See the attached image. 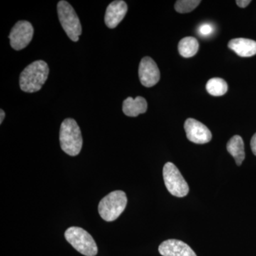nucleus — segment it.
Returning <instances> with one entry per match:
<instances>
[{
  "label": "nucleus",
  "mask_w": 256,
  "mask_h": 256,
  "mask_svg": "<svg viewBox=\"0 0 256 256\" xmlns=\"http://www.w3.org/2000/svg\"><path fill=\"white\" fill-rule=\"evenodd\" d=\"M227 150L234 156L236 163L240 166L245 159L244 143L242 138L239 136H234L227 143Z\"/></svg>",
  "instance_id": "14"
},
{
  "label": "nucleus",
  "mask_w": 256,
  "mask_h": 256,
  "mask_svg": "<svg viewBox=\"0 0 256 256\" xmlns=\"http://www.w3.org/2000/svg\"><path fill=\"white\" fill-rule=\"evenodd\" d=\"M148 110V102L141 96L136 98L128 97L122 104V111L126 116L129 117H137L140 114H144Z\"/></svg>",
  "instance_id": "13"
},
{
  "label": "nucleus",
  "mask_w": 256,
  "mask_h": 256,
  "mask_svg": "<svg viewBox=\"0 0 256 256\" xmlns=\"http://www.w3.org/2000/svg\"><path fill=\"white\" fill-rule=\"evenodd\" d=\"M236 2V4L238 5L239 8H246L250 4L252 1L250 0H238Z\"/></svg>",
  "instance_id": "19"
},
{
  "label": "nucleus",
  "mask_w": 256,
  "mask_h": 256,
  "mask_svg": "<svg viewBox=\"0 0 256 256\" xmlns=\"http://www.w3.org/2000/svg\"><path fill=\"white\" fill-rule=\"evenodd\" d=\"M128 5L126 2L114 1L108 6L105 14L106 26L110 28H116L127 14Z\"/></svg>",
  "instance_id": "11"
},
{
  "label": "nucleus",
  "mask_w": 256,
  "mask_h": 256,
  "mask_svg": "<svg viewBox=\"0 0 256 256\" xmlns=\"http://www.w3.org/2000/svg\"><path fill=\"white\" fill-rule=\"evenodd\" d=\"M65 238L79 252L86 256H95L98 247L90 234L80 227H70L66 230Z\"/></svg>",
  "instance_id": "5"
},
{
  "label": "nucleus",
  "mask_w": 256,
  "mask_h": 256,
  "mask_svg": "<svg viewBox=\"0 0 256 256\" xmlns=\"http://www.w3.org/2000/svg\"><path fill=\"white\" fill-rule=\"evenodd\" d=\"M0 116H1V118H0V124H2L3 120H4V117H5V112L3 110H0Z\"/></svg>",
  "instance_id": "21"
},
{
  "label": "nucleus",
  "mask_w": 256,
  "mask_h": 256,
  "mask_svg": "<svg viewBox=\"0 0 256 256\" xmlns=\"http://www.w3.org/2000/svg\"><path fill=\"white\" fill-rule=\"evenodd\" d=\"M214 28L212 25L208 24H202L200 28H198V33L202 35V36H208L210 34L213 33Z\"/></svg>",
  "instance_id": "18"
},
{
  "label": "nucleus",
  "mask_w": 256,
  "mask_h": 256,
  "mask_svg": "<svg viewBox=\"0 0 256 256\" xmlns=\"http://www.w3.org/2000/svg\"><path fill=\"white\" fill-rule=\"evenodd\" d=\"M159 252L162 256H197L190 246L175 239L162 242L159 246Z\"/></svg>",
  "instance_id": "10"
},
{
  "label": "nucleus",
  "mask_w": 256,
  "mask_h": 256,
  "mask_svg": "<svg viewBox=\"0 0 256 256\" xmlns=\"http://www.w3.org/2000/svg\"><path fill=\"white\" fill-rule=\"evenodd\" d=\"M128 198L122 191H114L102 198L98 205L101 218L106 222H114L124 212Z\"/></svg>",
  "instance_id": "3"
},
{
  "label": "nucleus",
  "mask_w": 256,
  "mask_h": 256,
  "mask_svg": "<svg viewBox=\"0 0 256 256\" xmlns=\"http://www.w3.org/2000/svg\"><path fill=\"white\" fill-rule=\"evenodd\" d=\"M33 36L34 28L32 24L28 21H18L10 32V45L14 50H23L30 44Z\"/></svg>",
  "instance_id": "7"
},
{
  "label": "nucleus",
  "mask_w": 256,
  "mask_h": 256,
  "mask_svg": "<svg viewBox=\"0 0 256 256\" xmlns=\"http://www.w3.org/2000/svg\"><path fill=\"white\" fill-rule=\"evenodd\" d=\"M228 48L242 57H250L256 54V42L248 38H234L228 42Z\"/></svg>",
  "instance_id": "12"
},
{
  "label": "nucleus",
  "mask_w": 256,
  "mask_h": 256,
  "mask_svg": "<svg viewBox=\"0 0 256 256\" xmlns=\"http://www.w3.org/2000/svg\"><path fill=\"white\" fill-rule=\"evenodd\" d=\"M198 42L192 36L184 37L180 42L178 50L180 55L184 58H190L196 54L198 50Z\"/></svg>",
  "instance_id": "15"
},
{
  "label": "nucleus",
  "mask_w": 256,
  "mask_h": 256,
  "mask_svg": "<svg viewBox=\"0 0 256 256\" xmlns=\"http://www.w3.org/2000/svg\"><path fill=\"white\" fill-rule=\"evenodd\" d=\"M50 74L48 64L38 60L28 66L20 76V86L26 92H35L41 90Z\"/></svg>",
  "instance_id": "1"
},
{
  "label": "nucleus",
  "mask_w": 256,
  "mask_h": 256,
  "mask_svg": "<svg viewBox=\"0 0 256 256\" xmlns=\"http://www.w3.org/2000/svg\"><path fill=\"white\" fill-rule=\"evenodd\" d=\"M60 148L70 156H78L82 150V131L75 120H64L60 128Z\"/></svg>",
  "instance_id": "2"
},
{
  "label": "nucleus",
  "mask_w": 256,
  "mask_h": 256,
  "mask_svg": "<svg viewBox=\"0 0 256 256\" xmlns=\"http://www.w3.org/2000/svg\"><path fill=\"white\" fill-rule=\"evenodd\" d=\"M200 0H178L174 5V9L178 13L185 14L191 12L201 3Z\"/></svg>",
  "instance_id": "17"
},
{
  "label": "nucleus",
  "mask_w": 256,
  "mask_h": 256,
  "mask_svg": "<svg viewBox=\"0 0 256 256\" xmlns=\"http://www.w3.org/2000/svg\"><path fill=\"white\" fill-rule=\"evenodd\" d=\"M206 88L210 95L214 96H222L226 94L228 90V85L224 79L220 78H210L207 82Z\"/></svg>",
  "instance_id": "16"
},
{
  "label": "nucleus",
  "mask_w": 256,
  "mask_h": 256,
  "mask_svg": "<svg viewBox=\"0 0 256 256\" xmlns=\"http://www.w3.org/2000/svg\"><path fill=\"white\" fill-rule=\"evenodd\" d=\"M139 78L144 86L150 88L156 86L160 79L159 68L154 60L149 56L144 57L139 66Z\"/></svg>",
  "instance_id": "9"
},
{
  "label": "nucleus",
  "mask_w": 256,
  "mask_h": 256,
  "mask_svg": "<svg viewBox=\"0 0 256 256\" xmlns=\"http://www.w3.org/2000/svg\"><path fill=\"white\" fill-rule=\"evenodd\" d=\"M184 130L188 140L196 144H206L212 140V132L208 128L196 120H186L185 121Z\"/></svg>",
  "instance_id": "8"
},
{
  "label": "nucleus",
  "mask_w": 256,
  "mask_h": 256,
  "mask_svg": "<svg viewBox=\"0 0 256 256\" xmlns=\"http://www.w3.org/2000/svg\"><path fill=\"white\" fill-rule=\"evenodd\" d=\"M58 18L67 36L74 42L78 41L82 34V24L78 15L68 2L60 1L57 5Z\"/></svg>",
  "instance_id": "4"
},
{
  "label": "nucleus",
  "mask_w": 256,
  "mask_h": 256,
  "mask_svg": "<svg viewBox=\"0 0 256 256\" xmlns=\"http://www.w3.org/2000/svg\"><path fill=\"white\" fill-rule=\"evenodd\" d=\"M250 146H252V153L256 156V133L252 136L250 141Z\"/></svg>",
  "instance_id": "20"
},
{
  "label": "nucleus",
  "mask_w": 256,
  "mask_h": 256,
  "mask_svg": "<svg viewBox=\"0 0 256 256\" xmlns=\"http://www.w3.org/2000/svg\"><path fill=\"white\" fill-rule=\"evenodd\" d=\"M163 178L165 186L173 196L184 197L188 194L190 191L188 184L173 163L165 164L163 168Z\"/></svg>",
  "instance_id": "6"
}]
</instances>
